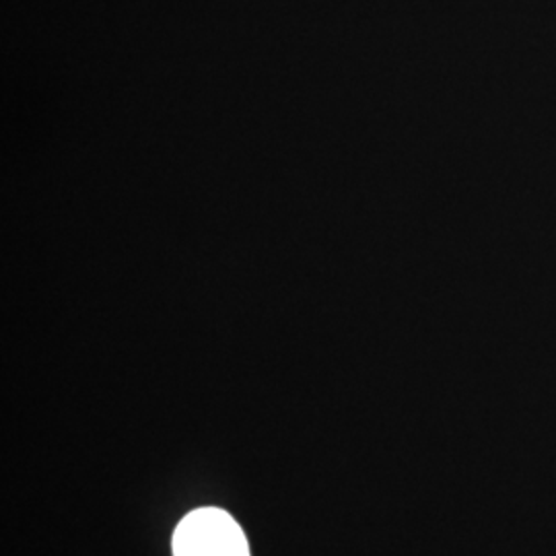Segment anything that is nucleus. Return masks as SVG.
Returning a JSON list of instances; mask_svg holds the SVG:
<instances>
[{"mask_svg": "<svg viewBox=\"0 0 556 556\" xmlns=\"http://www.w3.org/2000/svg\"><path fill=\"white\" fill-rule=\"evenodd\" d=\"M172 548L174 556H250L238 521L215 507L184 517L174 532Z\"/></svg>", "mask_w": 556, "mask_h": 556, "instance_id": "obj_1", "label": "nucleus"}]
</instances>
